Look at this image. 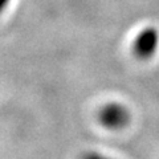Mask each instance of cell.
<instances>
[{
    "mask_svg": "<svg viewBox=\"0 0 159 159\" xmlns=\"http://www.w3.org/2000/svg\"><path fill=\"white\" fill-rule=\"evenodd\" d=\"M159 45V32L157 28L154 27H147L138 34L134 40L133 51L135 56L146 60L154 56V53L158 49Z\"/></svg>",
    "mask_w": 159,
    "mask_h": 159,
    "instance_id": "1",
    "label": "cell"
},
{
    "mask_svg": "<svg viewBox=\"0 0 159 159\" xmlns=\"http://www.w3.org/2000/svg\"><path fill=\"white\" fill-rule=\"evenodd\" d=\"M99 121L107 129H121L129 122V111L119 103H107L99 111Z\"/></svg>",
    "mask_w": 159,
    "mask_h": 159,
    "instance_id": "2",
    "label": "cell"
},
{
    "mask_svg": "<svg viewBox=\"0 0 159 159\" xmlns=\"http://www.w3.org/2000/svg\"><path fill=\"white\" fill-rule=\"evenodd\" d=\"M8 2H9V0H0V13H2L3 9L6 8V6L8 4Z\"/></svg>",
    "mask_w": 159,
    "mask_h": 159,
    "instance_id": "3",
    "label": "cell"
}]
</instances>
